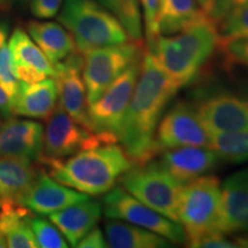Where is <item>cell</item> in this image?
<instances>
[{
    "label": "cell",
    "mask_w": 248,
    "mask_h": 248,
    "mask_svg": "<svg viewBox=\"0 0 248 248\" xmlns=\"http://www.w3.org/2000/svg\"><path fill=\"white\" fill-rule=\"evenodd\" d=\"M177 91L151 52H146L119 138L133 164H145L159 154L155 133L167 105Z\"/></svg>",
    "instance_id": "1"
},
{
    "label": "cell",
    "mask_w": 248,
    "mask_h": 248,
    "mask_svg": "<svg viewBox=\"0 0 248 248\" xmlns=\"http://www.w3.org/2000/svg\"><path fill=\"white\" fill-rule=\"evenodd\" d=\"M38 163L57 182L88 195L107 193L133 166L116 142L80 151L63 160L40 159Z\"/></svg>",
    "instance_id": "2"
},
{
    "label": "cell",
    "mask_w": 248,
    "mask_h": 248,
    "mask_svg": "<svg viewBox=\"0 0 248 248\" xmlns=\"http://www.w3.org/2000/svg\"><path fill=\"white\" fill-rule=\"evenodd\" d=\"M218 32L208 15L173 35H160L148 51L177 89L193 82L219 48Z\"/></svg>",
    "instance_id": "3"
},
{
    "label": "cell",
    "mask_w": 248,
    "mask_h": 248,
    "mask_svg": "<svg viewBox=\"0 0 248 248\" xmlns=\"http://www.w3.org/2000/svg\"><path fill=\"white\" fill-rule=\"evenodd\" d=\"M58 18L73 36L76 49L82 54L131 39L115 15L97 0H63Z\"/></svg>",
    "instance_id": "4"
},
{
    "label": "cell",
    "mask_w": 248,
    "mask_h": 248,
    "mask_svg": "<svg viewBox=\"0 0 248 248\" xmlns=\"http://www.w3.org/2000/svg\"><path fill=\"white\" fill-rule=\"evenodd\" d=\"M120 184L147 207L178 223V202L183 183L157 161L133 164L121 176Z\"/></svg>",
    "instance_id": "5"
},
{
    "label": "cell",
    "mask_w": 248,
    "mask_h": 248,
    "mask_svg": "<svg viewBox=\"0 0 248 248\" xmlns=\"http://www.w3.org/2000/svg\"><path fill=\"white\" fill-rule=\"evenodd\" d=\"M222 214V184L218 177L203 175L183 185L178 202V221L186 244L206 232L218 230Z\"/></svg>",
    "instance_id": "6"
},
{
    "label": "cell",
    "mask_w": 248,
    "mask_h": 248,
    "mask_svg": "<svg viewBox=\"0 0 248 248\" xmlns=\"http://www.w3.org/2000/svg\"><path fill=\"white\" fill-rule=\"evenodd\" d=\"M141 60L136 61L109 85L100 98L89 105V125L109 144L119 141L123 121L140 73Z\"/></svg>",
    "instance_id": "7"
},
{
    "label": "cell",
    "mask_w": 248,
    "mask_h": 248,
    "mask_svg": "<svg viewBox=\"0 0 248 248\" xmlns=\"http://www.w3.org/2000/svg\"><path fill=\"white\" fill-rule=\"evenodd\" d=\"M140 40L105 46L83 53V70L88 104L100 98L123 71L144 57Z\"/></svg>",
    "instance_id": "8"
},
{
    "label": "cell",
    "mask_w": 248,
    "mask_h": 248,
    "mask_svg": "<svg viewBox=\"0 0 248 248\" xmlns=\"http://www.w3.org/2000/svg\"><path fill=\"white\" fill-rule=\"evenodd\" d=\"M102 212L109 219L128 222L162 235L173 244H186V233L183 226L161 215L132 197L122 186H114L105 193Z\"/></svg>",
    "instance_id": "9"
},
{
    "label": "cell",
    "mask_w": 248,
    "mask_h": 248,
    "mask_svg": "<svg viewBox=\"0 0 248 248\" xmlns=\"http://www.w3.org/2000/svg\"><path fill=\"white\" fill-rule=\"evenodd\" d=\"M46 121L40 159L63 160L80 151L109 144L102 136L76 122L59 104Z\"/></svg>",
    "instance_id": "10"
},
{
    "label": "cell",
    "mask_w": 248,
    "mask_h": 248,
    "mask_svg": "<svg viewBox=\"0 0 248 248\" xmlns=\"http://www.w3.org/2000/svg\"><path fill=\"white\" fill-rule=\"evenodd\" d=\"M155 144L157 152L185 146H208L209 135L195 107L186 101H178L161 117Z\"/></svg>",
    "instance_id": "11"
},
{
    "label": "cell",
    "mask_w": 248,
    "mask_h": 248,
    "mask_svg": "<svg viewBox=\"0 0 248 248\" xmlns=\"http://www.w3.org/2000/svg\"><path fill=\"white\" fill-rule=\"evenodd\" d=\"M83 54L76 49L66 59L55 63L59 106L86 128L90 129L88 117V95L83 79Z\"/></svg>",
    "instance_id": "12"
},
{
    "label": "cell",
    "mask_w": 248,
    "mask_h": 248,
    "mask_svg": "<svg viewBox=\"0 0 248 248\" xmlns=\"http://www.w3.org/2000/svg\"><path fill=\"white\" fill-rule=\"evenodd\" d=\"M208 133L248 131V105L243 98L219 92L202 99L195 107Z\"/></svg>",
    "instance_id": "13"
},
{
    "label": "cell",
    "mask_w": 248,
    "mask_h": 248,
    "mask_svg": "<svg viewBox=\"0 0 248 248\" xmlns=\"http://www.w3.org/2000/svg\"><path fill=\"white\" fill-rule=\"evenodd\" d=\"M8 47L13 58L15 74L22 82L37 83L49 77L54 78L57 75L55 64L46 58L22 28H16L13 31Z\"/></svg>",
    "instance_id": "14"
},
{
    "label": "cell",
    "mask_w": 248,
    "mask_h": 248,
    "mask_svg": "<svg viewBox=\"0 0 248 248\" xmlns=\"http://www.w3.org/2000/svg\"><path fill=\"white\" fill-rule=\"evenodd\" d=\"M44 128L31 120L8 119L0 128V156L23 157L38 162L43 152Z\"/></svg>",
    "instance_id": "15"
},
{
    "label": "cell",
    "mask_w": 248,
    "mask_h": 248,
    "mask_svg": "<svg viewBox=\"0 0 248 248\" xmlns=\"http://www.w3.org/2000/svg\"><path fill=\"white\" fill-rule=\"evenodd\" d=\"M89 199V195L71 190V187L61 184L45 171H40L28 193L24 195L22 204L33 214L47 216L70 204Z\"/></svg>",
    "instance_id": "16"
},
{
    "label": "cell",
    "mask_w": 248,
    "mask_h": 248,
    "mask_svg": "<svg viewBox=\"0 0 248 248\" xmlns=\"http://www.w3.org/2000/svg\"><path fill=\"white\" fill-rule=\"evenodd\" d=\"M218 231L248 232V168L232 173L222 184V214Z\"/></svg>",
    "instance_id": "17"
},
{
    "label": "cell",
    "mask_w": 248,
    "mask_h": 248,
    "mask_svg": "<svg viewBox=\"0 0 248 248\" xmlns=\"http://www.w3.org/2000/svg\"><path fill=\"white\" fill-rule=\"evenodd\" d=\"M219 157L208 146H185L164 151L160 163L177 181L185 183L207 175L218 167Z\"/></svg>",
    "instance_id": "18"
},
{
    "label": "cell",
    "mask_w": 248,
    "mask_h": 248,
    "mask_svg": "<svg viewBox=\"0 0 248 248\" xmlns=\"http://www.w3.org/2000/svg\"><path fill=\"white\" fill-rule=\"evenodd\" d=\"M58 100L57 82L52 77L37 83L21 80L16 94L11 100L12 113L16 116L47 120L58 107Z\"/></svg>",
    "instance_id": "19"
},
{
    "label": "cell",
    "mask_w": 248,
    "mask_h": 248,
    "mask_svg": "<svg viewBox=\"0 0 248 248\" xmlns=\"http://www.w3.org/2000/svg\"><path fill=\"white\" fill-rule=\"evenodd\" d=\"M102 214V204L97 200L86 199L66 208L49 214L48 219L66 238L70 246L76 247L84 235L97 226Z\"/></svg>",
    "instance_id": "20"
},
{
    "label": "cell",
    "mask_w": 248,
    "mask_h": 248,
    "mask_svg": "<svg viewBox=\"0 0 248 248\" xmlns=\"http://www.w3.org/2000/svg\"><path fill=\"white\" fill-rule=\"evenodd\" d=\"M32 161L15 156H0V201L22 203L24 195L38 177Z\"/></svg>",
    "instance_id": "21"
},
{
    "label": "cell",
    "mask_w": 248,
    "mask_h": 248,
    "mask_svg": "<svg viewBox=\"0 0 248 248\" xmlns=\"http://www.w3.org/2000/svg\"><path fill=\"white\" fill-rule=\"evenodd\" d=\"M27 30L33 42L53 64L76 51L75 40L61 23L32 20L27 24Z\"/></svg>",
    "instance_id": "22"
},
{
    "label": "cell",
    "mask_w": 248,
    "mask_h": 248,
    "mask_svg": "<svg viewBox=\"0 0 248 248\" xmlns=\"http://www.w3.org/2000/svg\"><path fill=\"white\" fill-rule=\"evenodd\" d=\"M33 213L22 203L0 201V232L9 248L38 247L29 221Z\"/></svg>",
    "instance_id": "23"
},
{
    "label": "cell",
    "mask_w": 248,
    "mask_h": 248,
    "mask_svg": "<svg viewBox=\"0 0 248 248\" xmlns=\"http://www.w3.org/2000/svg\"><path fill=\"white\" fill-rule=\"evenodd\" d=\"M108 247L113 248H164L171 246L169 239L155 232L130 224L128 222L110 219L105 224Z\"/></svg>",
    "instance_id": "24"
},
{
    "label": "cell",
    "mask_w": 248,
    "mask_h": 248,
    "mask_svg": "<svg viewBox=\"0 0 248 248\" xmlns=\"http://www.w3.org/2000/svg\"><path fill=\"white\" fill-rule=\"evenodd\" d=\"M207 16L197 0H160L157 28L160 35H173Z\"/></svg>",
    "instance_id": "25"
},
{
    "label": "cell",
    "mask_w": 248,
    "mask_h": 248,
    "mask_svg": "<svg viewBox=\"0 0 248 248\" xmlns=\"http://www.w3.org/2000/svg\"><path fill=\"white\" fill-rule=\"evenodd\" d=\"M208 135V147L215 152L223 162L243 163L248 161V131Z\"/></svg>",
    "instance_id": "26"
},
{
    "label": "cell",
    "mask_w": 248,
    "mask_h": 248,
    "mask_svg": "<svg viewBox=\"0 0 248 248\" xmlns=\"http://www.w3.org/2000/svg\"><path fill=\"white\" fill-rule=\"evenodd\" d=\"M122 23L130 38L141 39V13L139 0H97Z\"/></svg>",
    "instance_id": "27"
},
{
    "label": "cell",
    "mask_w": 248,
    "mask_h": 248,
    "mask_svg": "<svg viewBox=\"0 0 248 248\" xmlns=\"http://www.w3.org/2000/svg\"><path fill=\"white\" fill-rule=\"evenodd\" d=\"M221 43L248 39V5L231 9L215 22Z\"/></svg>",
    "instance_id": "28"
},
{
    "label": "cell",
    "mask_w": 248,
    "mask_h": 248,
    "mask_svg": "<svg viewBox=\"0 0 248 248\" xmlns=\"http://www.w3.org/2000/svg\"><path fill=\"white\" fill-rule=\"evenodd\" d=\"M30 228L35 235L38 247L42 248H66L69 246L63 234L53 223H49L43 217L31 216Z\"/></svg>",
    "instance_id": "29"
},
{
    "label": "cell",
    "mask_w": 248,
    "mask_h": 248,
    "mask_svg": "<svg viewBox=\"0 0 248 248\" xmlns=\"http://www.w3.org/2000/svg\"><path fill=\"white\" fill-rule=\"evenodd\" d=\"M20 82L15 74L12 53L8 45L5 44L0 47V85L9 95L11 100L16 94Z\"/></svg>",
    "instance_id": "30"
},
{
    "label": "cell",
    "mask_w": 248,
    "mask_h": 248,
    "mask_svg": "<svg viewBox=\"0 0 248 248\" xmlns=\"http://www.w3.org/2000/svg\"><path fill=\"white\" fill-rule=\"evenodd\" d=\"M139 5L141 7L142 18L145 24V33L148 48L154 44L157 37L160 36L159 28H157V14H159L160 0H139Z\"/></svg>",
    "instance_id": "31"
},
{
    "label": "cell",
    "mask_w": 248,
    "mask_h": 248,
    "mask_svg": "<svg viewBox=\"0 0 248 248\" xmlns=\"http://www.w3.org/2000/svg\"><path fill=\"white\" fill-rule=\"evenodd\" d=\"M219 48L224 52L229 63L248 69V39H233L221 43Z\"/></svg>",
    "instance_id": "32"
},
{
    "label": "cell",
    "mask_w": 248,
    "mask_h": 248,
    "mask_svg": "<svg viewBox=\"0 0 248 248\" xmlns=\"http://www.w3.org/2000/svg\"><path fill=\"white\" fill-rule=\"evenodd\" d=\"M187 246L193 248H234L239 247V245L237 241L229 239L228 234L218 230H213L188 241Z\"/></svg>",
    "instance_id": "33"
},
{
    "label": "cell",
    "mask_w": 248,
    "mask_h": 248,
    "mask_svg": "<svg viewBox=\"0 0 248 248\" xmlns=\"http://www.w3.org/2000/svg\"><path fill=\"white\" fill-rule=\"evenodd\" d=\"M63 4V0H31L30 13L39 20H47L57 16Z\"/></svg>",
    "instance_id": "34"
},
{
    "label": "cell",
    "mask_w": 248,
    "mask_h": 248,
    "mask_svg": "<svg viewBox=\"0 0 248 248\" xmlns=\"http://www.w3.org/2000/svg\"><path fill=\"white\" fill-rule=\"evenodd\" d=\"M248 5V0H216L215 4L210 9L208 13V16L214 21V23L216 21H218L219 18L230 12L231 9L243 7V6Z\"/></svg>",
    "instance_id": "35"
},
{
    "label": "cell",
    "mask_w": 248,
    "mask_h": 248,
    "mask_svg": "<svg viewBox=\"0 0 248 248\" xmlns=\"http://www.w3.org/2000/svg\"><path fill=\"white\" fill-rule=\"evenodd\" d=\"M76 247L79 248H105L108 247L107 240L105 238L104 233L100 229L94 226L91 231L88 232L82 239L79 240V243L77 244Z\"/></svg>",
    "instance_id": "36"
},
{
    "label": "cell",
    "mask_w": 248,
    "mask_h": 248,
    "mask_svg": "<svg viewBox=\"0 0 248 248\" xmlns=\"http://www.w3.org/2000/svg\"><path fill=\"white\" fill-rule=\"evenodd\" d=\"M0 115L2 119L8 120L13 116L12 113V101L9 95L6 93V91L0 85Z\"/></svg>",
    "instance_id": "37"
},
{
    "label": "cell",
    "mask_w": 248,
    "mask_h": 248,
    "mask_svg": "<svg viewBox=\"0 0 248 248\" xmlns=\"http://www.w3.org/2000/svg\"><path fill=\"white\" fill-rule=\"evenodd\" d=\"M9 35V28L6 23L0 22V47L6 44Z\"/></svg>",
    "instance_id": "38"
},
{
    "label": "cell",
    "mask_w": 248,
    "mask_h": 248,
    "mask_svg": "<svg viewBox=\"0 0 248 248\" xmlns=\"http://www.w3.org/2000/svg\"><path fill=\"white\" fill-rule=\"evenodd\" d=\"M215 1H216V0H197L198 5L200 6L201 9H202V11L207 15H208V13L210 12V9H212L214 4H215Z\"/></svg>",
    "instance_id": "39"
},
{
    "label": "cell",
    "mask_w": 248,
    "mask_h": 248,
    "mask_svg": "<svg viewBox=\"0 0 248 248\" xmlns=\"http://www.w3.org/2000/svg\"><path fill=\"white\" fill-rule=\"evenodd\" d=\"M237 244L239 247H248V235L243 238H237Z\"/></svg>",
    "instance_id": "40"
},
{
    "label": "cell",
    "mask_w": 248,
    "mask_h": 248,
    "mask_svg": "<svg viewBox=\"0 0 248 248\" xmlns=\"http://www.w3.org/2000/svg\"><path fill=\"white\" fill-rule=\"evenodd\" d=\"M5 247H7V244H6V239H5L4 234L0 232V248H5Z\"/></svg>",
    "instance_id": "41"
},
{
    "label": "cell",
    "mask_w": 248,
    "mask_h": 248,
    "mask_svg": "<svg viewBox=\"0 0 248 248\" xmlns=\"http://www.w3.org/2000/svg\"><path fill=\"white\" fill-rule=\"evenodd\" d=\"M5 1L6 0H0V6H1L2 4H5Z\"/></svg>",
    "instance_id": "42"
},
{
    "label": "cell",
    "mask_w": 248,
    "mask_h": 248,
    "mask_svg": "<svg viewBox=\"0 0 248 248\" xmlns=\"http://www.w3.org/2000/svg\"><path fill=\"white\" fill-rule=\"evenodd\" d=\"M1 125H2V120L0 119V128H1Z\"/></svg>",
    "instance_id": "43"
},
{
    "label": "cell",
    "mask_w": 248,
    "mask_h": 248,
    "mask_svg": "<svg viewBox=\"0 0 248 248\" xmlns=\"http://www.w3.org/2000/svg\"><path fill=\"white\" fill-rule=\"evenodd\" d=\"M24 1H26V0H24Z\"/></svg>",
    "instance_id": "44"
}]
</instances>
